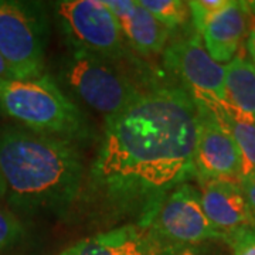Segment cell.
I'll use <instances>...</instances> for the list:
<instances>
[{
  "instance_id": "cell-1",
  "label": "cell",
  "mask_w": 255,
  "mask_h": 255,
  "mask_svg": "<svg viewBox=\"0 0 255 255\" xmlns=\"http://www.w3.org/2000/svg\"><path fill=\"white\" fill-rule=\"evenodd\" d=\"M199 111L184 87L155 78L105 119L88 172V197L111 221L146 227L163 199L194 177Z\"/></svg>"
},
{
  "instance_id": "cell-2",
  "label": "cell",
  "mask_w": 255,
  "mask_h": 255,
  "mask_svg": "<svg viewBox=\"0 0 255 255\" xmlns=\"http://www.w3.org/2000/svg\"><path fill=\"white\" fill-rule=\"evenodd\" d=\"M0 173L9 209L23 216H63L85 180L80 145L13 124L0 125Z\"/></svg>"
},
{
  "instance_id": "cell-3",
  "label": "cell",
  "mask_w": 255,
  "mask_h": 255,
  "mask_svg": "<svg viewBox=\"0 0 255 255\" xmlns=\"http://www.w3.org/2000/svg\"><path fill=\"white\" fill-rule=\"evenodd\" d=\"M0 115L16 125L77 145L92 137L88 117L53 75L0 80Z\"/></svg>"
},
{
  "instance_id": "cell-4",
  "label": "cell",
  "mask_w": 255,
  "mask_h": 255,
  "mask_svg": "<svg viewBox=\"0 0 255 255\" xmlns=\"http://www.w3.org/2000/svg\"><path fill=\"white\" fill-rule=\"evenodd\" d=\"M124 64L87 51L68 50L58 63L55 80L84 105L107 119L124 110L137 92L157 78L142 67L129 71Z\"/></svg>"
},
{
  "instance_id": "cell-5",
  "label": "cell",
  "mask_w": 255,
  "mask_h": 255,
  "mask_svg": "<svg viewBox=\"0 0 255 255\" xmlns=\"http://www.w3.org/2000/svg\"><path fill=\"white\" fill-rule=\"evenodd\" d=\"M50 13L41 1L0 0V54L16 80L46 74Z\"/></svg>"
},
{
  "instance_id": "cell-6",
  "label": "cell",
  "mask_w": 255,
  "mask_h": 255,
  "mask_svg": "<svg viewBox=\"0 0 255 255\" xmlns=\"http://www.w3.org/2000/svg\"><path fill=\"white\" fill-rule=\"evenodd\" d=\"M68 50L87 51L112 61L132 60L130 47L104 0H61L51 4Z\"/></svg>"
},
{
  "instance_id": "cell-7",
  "label": "cell",
  "mask_w": 255,
  "mask_h": 255,
  "mask_svg": "<svg viewBox=\"0 0 255 255\" xmlns=\"http://www.w3.org/2000/svg\"><path fill=\"white\" fill-rule=\"evenodd\" d=\"M164 71L174 77L197 100L226 101V67L211 58L193 27L169 40L164 48Z\"/></svg>"
},
{
  "instance_id": "cell-8",
  "label": "cell",
  "mask_w": 255,
  "mask_h": 255,
  "mask_svg": "<svg viewBox=\"0 0 255 255\" xmlns=\"http://www.w3.org/2000/svg\"><path fill=\"white\" fill-rule=\"evenodd\" d=\"M146 227L164 244L180 251H189L190 247L210 240H221L203 210L200 190L187 182L164 197Z\"/></svg>"
},
{
  "instance_id": "cell-9",
  "label": "cell",
  "mask_w": 255,
  "mask_h": 255,
  "mask_svg": "<svg viewBox=\"0 0 255 255\" xmlns=\"http://www.w3.org/2000/svg\"><path fill=\"white\" fill-rule=\"evenodd\" d=\"M194 98V97H193ZM199 127L193 172L197 182L211 179H241V155L231 133L207 102L197 100Z\"/></svg>"
},
{
  "instance_id": "cell-10",
  "label": "cell",
  "mask_w": 255,
  "mask_h": 255,
  "mask_svg": "<svg viewBox=\"0 0 255 255\" xmlns=\"http://www.w3.org/2000/svg\"><path fill=\"white\" fill-rule=\"evenodd\" d=\"M186 253L189 251L164 244L149 227L127 223L80 240L58 255H184Z\"/></svg>"
},
{
  "instance_id": "cell-11",
  "label": "cell",
  "mask_w": 255,
  "mask_h": 255,
  "mask_svg": "<svg viewBox=\"0 0 255 255\" xmlns=\"http://www.w3.org/2000/svg\"><path fill=\"white\" fill-rule=\"evenodd\" d=\"M253 30H255V1L228 0L207 21L201 40L214 61L228 64L237 57L238 50Z\"/></svg>"
},
{
  "instance_id": "cell-12",
  "label": "cell",
  "mask_w": 255,
  "mask_h": 255,
  "mask_svg": "<svg viewBox=\"0 0 255 255\" xmlns=\"http://www.w3.org/2000/svg\"><path fill=\"white\" fill-rule=\"evenodd\" d=\"M203 210L221 240L240 228L253 226L246 196L240 182L211 179L200 182Z\"/></svg>"
},
{
  "instance_id": "cell-13",
  "label": "cell",
  "mask_w": 255,
  "mask_h": 255,
  "mask_svg": "<svg viewBox=\"0 0 255 255\" xmlns=\"http://www.w3.org/2000/svg\"><path fill=\"white\" fill-rule=\"evenodd\" d=\"M104 3L118 20L130 50L142 55L163 53L172 36L139 0H104Z\"/></svg>"
},
{
  "instance_id": "cell-14",
  "label": "cell",
  "mask_w": 255,
  "mask_h": 255,
  "mask_svg": "<svg viewBox=\"0 0 255 255\" xmlns=\"http://www.w3.org/2000/svg\"><path fill=\"white\" fill-rule=\"evenodd\" d=\"M204 102L216 111L237 145L241 155V177L255 173V119L241 114L228 102Z\"/></svg>"
},
{
  "instance_id": "cell-15",
  "label": "cell",
  "mask_w": 255,
  "mask_h": 255,
  "mask_svg": "<svg viewBox=\"0 0 255 255\" xmlns=\"http://www.w3.org/2000/svg\"><path fill=\"white\" fill-rule=\"evenodd\" d=\"M226 101L247 117L255 119V67L243 55L226 65Z\"/></svg>"
},
{
  "instance_id": "cell-16",
  "label": "cell",
  "mask_w": 255,
  "mask_h": 255,
  "mask_svg": "<svg viewBox=\"0 0 255 255\" xmlns=\"http://www.w3.org/2000/svg\"><path fill=\"white\" fill-rule=\"evenodd\" d=\"M153 17L163 26L170 36L182 33L191 26L189 3L182 0H139Z\"/></svg>"
},
{
  "instance_id": "cell-17",
  "label": "cell",
  "mask_w": 255,
  "mask_h": 255,
  "mask_svg": "<svg viewBox=\"0 0 255 255\" xmlns=\"http://www.w3.org/2000/svg\"><path fill=\"white\" fill-rule=\"evenodd\" d=\"M26 237V227L17 214L0 204V255H9Z\"/></svg>"
},
{
  "instance_id": "cell-18",
  "label": "cell",
  "mask_w": 255,
  "mask_h": 255,
  "mask_svg": "<svg viewBox=\"0 0 255 255\" xmlns=\"http://www.w3.org/2000/svg\"><path fill=\"white\" fill-rule=\"evenodd\" d=\"M228 0H193L187 1L189 3V10H190V20L193 30L200 34L206 27L207 21L213 17L219 10H221Z\"/></svg>"
},
{
  "instance_id": "cell-19",
  "label": "cell",
  "mask_w": 255,
  "mask_h": 255,
  "mask_svg": "<svg viewBox=\"0 0 255 255\" xmlns=\"http://www.w3.org/2000/svg\"><path fill=\"white\" fill-rule=\"evenodd\" d=\"M233 255H255V226H247L224 237Z\"/></svg>"
},
{
  "instance_id": "cell-20",
  "label": "cell",
  "mask_w": 255,
  "mask_h": 255,
  "mask_svg": "<svg viewBox=\"0 0 255 255\" xmlns=\"http://www.w3.org/2000/svg\"><path fill=\"white\" fill-rule=\"evenodd\" d=\"M240 184H241L244 196H246L247 206H248V211H250V217H251V221H253V226H255V173L241 177Z\"/></svg>"
},
{
  "instance_id": "cell-21",
  "label": "cell",
  "mask_w": 255,
  "mask_h": 255,
  "mask_svg": "<svg viewBox=\"0 0 255 255\" xmlns=\"http://www.w3.org/2000/svg\"><path fill=\"white\" fill-rule=\"evenodd\" d=\"M3 78H13V75L10 73L9 67L4 61V58L0 54V80H3Z\"/></svg>"
},
{
  "instance_id": "cell-22",
  "label": "cell",
  "mask_w": 255,
  "mask_h": 255,
  "mask_svg": "<svg viewBox=\"0 0 255 255\" xmlns=\"http://www.w3.org/2000/svg\"><path fill=\"white\" fill-rule=\"evenodd\" d=\"M246 41L248 54H255V30H253V31L250 33V36L247 37Z\"/></svg>"
},
{
  "instance_id": "cell-23",
  "label": "cell",
  "mask_w": 255,
  "mask_h": 255,
  "mask_svg": "<svg viewBox=\"0 0 255 255\" xmlns=\"http://www.w3.org/2000/svg\"><path fill=\"white\" fill-rule=\"evenodd\" d=\"M4 197H6V186H4L3 177H1V173H0V201L3 200Z\"/></svg>"
}]
</instances>
